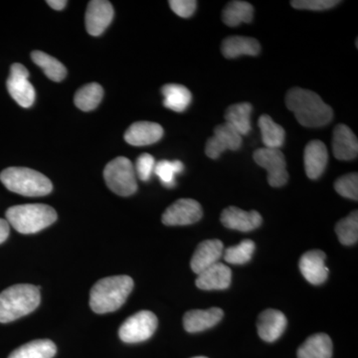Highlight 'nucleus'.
Returning <instances> with one entry per match:
<instances>
[{"instance_id":"1","label":"nucleus","mask_w":358,"mask_h":358,"mask_svg":"<svg viewBox=\"0 0 358 358\" xmlns=\"http://www.w3.org/2000/svg\"><path fill=\"white\" fill-rule=\"evenodd\" d=\"M287 108L296 121L306 128L327 126L334 117V110L317 93L310 90L293 88L286 96Z\"/></svg>"},{"instance_id":"2","label":"nucleus","mask_w":358,"mask_h":358,"mask_svg":"<svg viewBox=\"0 0 358 358\" xmlns=\"http://www.w3.org/2000/svg\"><path fill=\"white\" fill-rule=\"evenodd\" d=\"M134 289V281L126 275H112L94 285L90 293V307L103 315L115 312L126 303Z\"/></svg>"},{"instance_id":"3","label":"nucleus","mask_w":358,"mask_h":358,"mask_svg":"<svg viewBox=\"0 0 358 358\" xmlns=\"http://www.w3.org/2000/svg\"><path fill=\"white\" fill-rule=\"evenodd\" d=\"M40 287L18 284L0 293V322L7 324L29 315L38 308Z\"/></svg>"},{"instance_id":"4","label":"nucleus","mask_w":358,"mask_h":358,"mask_svg":"<svg viewBox=\"0 0 358 358\" xmlns=\"http://www.w3.org/2000/svg\"><path fill=\"white\" fill-rule=\"evenodd\" d=\"M6 220L21 234H34L55 222L57 213L46 204L15 205L7 209Z\"/></svg>"},{"instance_id":"5","label":"nucleus","mask_w":358,"mask_h":358,"mask_svg":"<svg viewBox=\"0 0 358 358\" xmlns=\"http://www.w3.org/2000/svg\"><path fill=\"white\" fill-rule=\"evenodd\" d=\"M0 181L9 192L22 196L39 197L53 189L50 179L27 167H8L0 173Z\"/></svg>"},{"instance_id":"6","label":"nucleus","mask_w":358,"mask_h":358,"mask_svg":"<svg viewBox=\"0 0 358 358\" xmlns=\"http://www.w3.org/2000/svg\"><path fill=\"white\" fill-rule=\"evenodd\" d=\"M108 187L120 196H129L138 190L136 174L131 160L119 157L110 162L103 171Z\"/></svg>"},{"instance_id":"7","label":"nucleus","mask_w":358,"mask_h":358,"mask_svg":"<svg viewBox=\"0 0 358 358\" xmlns=\"http://www.w3.org/2000/svg\"><path fill=\"white\" fill-rule=\"evenodd\" d=\"M157 315L154 313L141 310L134 313L120 327V338L127 343L148 341L157 331Z\"/></svg>"},{"instance_id":"8","label":"nucleus","mask_w":358,"mask_h":358,"mask_svg":"<svg viewBox=\"0 0 358 358\" xmlns=\"http://www.w3.org/2000/svg\"><path fill=\"white\" fill-rule=\"evenodd\" d=\"M253 157L256 164L268 171V185L272 187H282L288 182L286 159L281 150L278 148H259Z\"/></svg>"},{"instance_id":"9","label":"nucleus","mask_w":358,"mask_h":358,"mask_svg":"<svg viewBox=\"0 0 358 358\" xmlns=\"http://www.w3.org/2000/svg\"><path fill=\"white\" fill-rule=\"evenodd\" d=\"M29 72L25 66L15 63L11 66L10 75L7 80V90L18 105L22 108H30L34 103L35 89L30 83Z\"/></svg>"},{"instance_id":"10","label":"nucleus","mask_w":358,"mask_h":358,"mask_svg":"<svg viewBox=\"0 0 358 358\" xmlns=\"http://www.w3.org/2000/svg\"><path fill=\"white\" fill-rule=\"evenodd\" d=\"M203 216L201 205L196 200L179 199L162 214V223L167 226H185L199 222Z\"/></svg>"},{"instance_id":"11","label":"nucleus","mask_w":358,"mask_h":358,"mask_svg":"<svg viewBox=\"0 0 358 358\" xmlns=\"http://www.w3.org/2000/svg\"><path fill=\"white\" fill-rule=\"evenodd\" d=\"M241 145L242 136L225 122L214 129L213 136L207 141L205 154L209 159H216L225 150H237Z\"/></svg>"},{"instance_id":"12","label":"nucleus","mask_w":358,"mask_h":358,"mask_svg":"<svg viewBox=\"0 0 358 358\" xmlns=\"http://www.w3.org/2000/svg\"><path fill=\"white\" fill-rule=\"evenodd\" d=\"M114 8L110 1L93 0L90 1L86 11V29L92 36L102 34L114 18Z\"/></svg>"},{"instance_id":"13","label":"nucleus","mask_w":358,"mask_h":358,"mask_svg":"<svg viewBox=\"0 0 358 358\" xmlns=\"http://www.w3.org/2000/svg\"><path fill=\"white\" fill-rule=\"evenodd\" d=\"M327 256L320 250H312L301 256L300 270L303 278L313 285H322L329 278V268L326 265Z\"/></svg>"},{"instance_id":"14","label":"nucleus","mask_w":358,"mask_h":358,"mask_svg":"<svg viewBox=\"0 0 358 358\" xmlns=\"http://www.w3.org/2000/svg\"><path fill=\"white\" fill-rule=\"evenodd\" d=\"M262 221V216L259 212L245 211L235 206L224 209L221 214V222L226 228L241 232L255 230L256 228L260 227Z\"/></svg>"},{"instance_id":"15","label":"nucleus","mask_w":358,"mask_h":358,"mask_svg":"<svg viewBox=\"0 0 358 358\" xmlns=\"http://www.w3.org/2000/svg\"><path fill=\"white\" fill-rule=\"evenodd\" d=\"M164 136V129L157 122H134L124 134V140L134 147L154 145Z\"/></svg>"},{"instance_id":"16","label":"nucleus","mask_w":358,"mask_h":358,"mask_svg":"<svg viewBox=\"0 0 358 358\" xmlns=\"http://www.w3.org/2000/svg\"><path fill=\"white\" fill-rule=\"evenodd\" d=\"M287 324L288 320L284 313L280 310L268 308L259 315L258 322H257L258 334L263 341L273 343L284 334Z\"/></svg>"},{"instance_id":"17","label":"nucleus","mask_w":358,"mask_h":358,"mask_svg":"<svg viewBox=\"0 0 358 358\" xmlns=\"http://www.w3.org/2000/svg\"><path fill=\"white\" fill-rule=\"evenodd\" d=\"M306 173L310 179H317L326 171L329 162V152L322 141H310L303 152Z\"/></svg>"},{"instance_id":"18","label":"nucleus","mask_w":358,"mask_h":358,"mask_svg":"<svg viewBox=\"0 0 358 358\" xmlns=\"http://www.w3.org/2000/svg\"><path fill=\"white\" fill-rule=\"evenodd\" d=\"M333 152L338 160H352L357 157V136L345 124H338L334 129Z\"/></svg>"},{"instance_id":"19","label":"nucleus","mask_w":358,"mask_h":358,"mask_svg":"<svg viewBox=\"0 0 358 358\" xmlns=\"http://www.w3.org/2000/svg\"><path fill=\"white\" fill-rule=\"evenodd\" d=\"M224 246L220 240H206L201 242L193 254L192 268L195 274L199 275L207 268L219 262L223 254Z\"/></svg>"},{"instance_id":"20","label":"nucleus","mask_w":358,"mask_h":358,"mask_svg":"<svg viewBox=\"0 0 358 358\" xmlns=\"http://www.w3.org/2000/svg\"><path fill=\"white\" fill-rule=\"evenodd\" d=\"M223 315V310L219 308L189 310L183 317V326L188 333H200L216 326Z\"/></svg>"},{"instance_id":"21","label":"nucleus","mask_w":358,"mask_h":358,"mask_svg":"<svg viewBox=\"0 0 358 358\" xmlns=\"http://www.w3.org/2000/svg\"><path fill=\"white\" fill-rule=\"evenodd\" d=\"M231 281L232 272L230 268L218 262L200 273L195 284L204 291H212L229 288Z\"/></svg>"},{"instance_id":"22","label":"nucleus","mask_w":358,"mask_h":358,"mask_svg":"<svg viewBox=\"0 0 358 358\" xmlns=\"http://www.w3.org/2000/svg\"><path fill=\"white\" fill-rule=\"evenodd\" d=\"M221 51L224 57L235 59L242 55L257 56L261 51L256 39L244 36H231L224 40Z\"/></svg>"},{"instance_id":"23","label":"nucleus","mask_w":358,"mask_h":358,"mask_svg":"<svg viewBox=\"0 0 358 358\" xmlns=\"http://www.w3.org/2000/svg\"><path fill=\"white\" fill-rule=\"evenodd\" d=\"M331 357H333V341L326 334H313L298 350V358H331Z\"/></svg>"},{"instance_id":"24","label":"nucleus","mask_w":358,"mask_h":358,"mask_svg":"<svg viewBox=\"0 0 358 358\" xmlns=\"http://www.w3.org/2000/svg\"><path fill=\"white\" fill-rule=\"evenodd\" d=\"M253 110L251 103H239L230 106L226 110V124L232 127L240 136H247L251 131V114Z\"/></svg>"},{"instance_id":"25","label":"nucleus","mask_w":358,"mask_h":358,"mask_svg":"<svg viewBox=\"0 0 358 358\" xmlns=\"http://www.w3.org/2000/svg\"><path fill=\"white\" fill-rule=\"evenodd\" d=\"M162 92L164 98V105L174 112H185L192 103V93L182 85L167 84L162 87Z\"/></svg>"},{"instance_id":"26","label":"nucleus","mask_w":358,"mask_h":358,"mask_svg":"<svg viewBox=\"0 0 358 358\" xmlns=\"http://www.w3.org/2000/svg\"><path fill=\"white\" fill-rule=\"evenodd\" d=\"M57 348L49 339H37L20 346L10 353L8 358H53Z\"/></svg>"},{"instance_id":"27","label":"nucleus","mask_w":358,"mask_h":358,"mask_svg":"<svg viewBox=\"0 0 358 358\" xmlns=\"http://www.w3.org/2000/svg\"><path fill=\"white\" fill-rule=\"evenodd\" d=\"M254 7L246 1H231L224 8L223 22L229 27H236L241 23H251L253 20Z\"/></svg>"},{"instance_id":"28","label":"nucleus","mask_w":358,"mask_h":358,"mask_svg":"<svg viewBox=\"0 0 358 358\" xmlns=\"http://www.w3.org/2000/svg\"><path fill=\"white\" fill-rule=\"evenodd\" d=\"M258 124L265 147L280 150V148L284 145L285 136H286V131L282 127L273 121L272 117L268 115H261Z\"/></svg>"},{"instance_id":"29","label":"nucleus","mask_w":358,"mask_h":358,"mask_svg":"<svg viewBox=\"0 0 358 358\" xmlns=\"http://www.w3.org/2000/svg\"><path fill=\"white\" fill-rule=\"evenodd\" d=\"M33 62L44 71L45 75L54 82H61L67 75L66 67L57 59L42 51H33Z\"/></svg>"},{"instance_id":"30","label":"nucleus","mask_w":358,"mask_h":358,"mask_svg":"<svg viewBox=\"0 0 358 358\" xmlns=\"http://www.w3.org/2000/svg\"><path fill=\"white\" fill-rule=\"evenodd\" d=\"M103 96V90L98 83L85 85L81 89L78 90L75 95L74 102L77 108L84 112L95 110Z\"/></svg>"},{"instance_id":"31","label":"nucleus","mask_w":358,"mask_h":358,"mask_svg":"<svg viewBox=\"0 0 358 358\" xmlns=\"http://www.w3.org/2000/svg\"><path fill=\"white\" fill-rule=\"evenodd\" d=\"M336 232L341 244L350 246L357 243L358 213L352 211L348 217L341 219L336 225Z\"/></svg>"},{"instance_id":"32","label":"nucleus","mask_w":358,"mask_h":358,"mask_svg":"<svg viewBox=\"0 0 358 358\" xmlns=\"http://www.w3.org/2000/svg\"><path fill=\"white\" fill-rule=\"evenodd\" d=\"M255 243L252 240H244L237 246L229 247L224 252V260L233 265L248 263L255 252Z\"/></svg>"},{"instance_id":"33","label":"nucleus","mask_w":358,"mask_h":358,"mask_svg":"<svg viewBox=\"0 0 358 358\" xmlns=\"http://www.w3.org/2000/svg\"><path fill=\"white\" fill-rule=\"evenodd\" d=\"M183 169L185 166L179 160H174V162L162 160L155 164L154 173L159 176L162 185L171 188L176 185V176L182 173Z\"/></svg>"},{"instance_id":"34","label":"nucleus","mask_w":358,"mask_h":358,"mask_svg":"<svg viewBox=\"0 0 358 358\" xmlns=\"http://www.w3.org/2000/svg\"><path fill=\"white\" fill-rule=\"evenodd\" d=\"M334 189L341 196L357 201L358 174L357 173H348L336 179V183H334Z\"/></svg>"},{"instance_id":"35","label":"nucleus","mask_w":358,"mask_h":358,"mask_svg":"<svg viewBox=\"0 0 358 358\" xmlns=\"http://www.w3.org/2000/svg\"><path fill=\"white\" fill-rule=\"evenodd\" d=\"M155 159L152 155L143 154L138 157L134 166L136 176L143 181H148L154 173Z\"/></svg>"},{"instance_id":"36","label":"nucleus","mask_w":358,"mask_h":358,"mask_svg":"<svg viewBox=\"0 0 358 358\" xmlns=\"http://www.w3.org/2000/svg\"><path fill=\"white\" fill-rule=\"evenodd\" d=\"M338 3V0H294L291 2L294 8L313 11L327 10Z\"/></svg>"},{"instance_id":"37","label":"nucleus","mask_w":358,"mask_h":358,"mask_svg":"<svg viewBox=\"0 0 358 358\" xmlns=\"http://www.w3.org/2000/svg\"><path fill=\"white\" fill-rule=\"evenodd\" d=\"M169 6L180 17L189 18L196 10L197 2L194 0H171Z\"/></svg>"},{"instance_id":"38","label":"nucleus","mask_w":358,"mask_h":358,"mask_svg":"<svg viewBox=\"0 0 358 358\" xmlns=\"http://www.w3.org/2000/svg\"><path fill=\"white\" fill-rule=\"evenodd\" d=\"M10 233V225L6 219L0 218V244L6 241Z\"/></svg>"},{"instance_id":"39","label":"nucleus","mask_w":358,"mask_h":358,"mask_svg":"<svg viewBox=\"0 0 358 358\" xmlns=\"http://www.w3.org/2000/svg\"><path fill=\"white\" fill-rule=\"evenodd\" d=\"M47 4L55 10H62L67 6V1L65 0H48Z\"/></svg>"},{"instance_id":"40","label":"nucleus","mask_w":358,"mask_h":358,"mask_svg":"<svg viewBox=\"0 0 358 358\" xmlns=\"http://www.w3.org/2000/svg\"><path fill=\"white\" fill-rule=\"evenodd\" d=\"M193 358H207V357H193Z\"/></svg>"}]
</instances>
